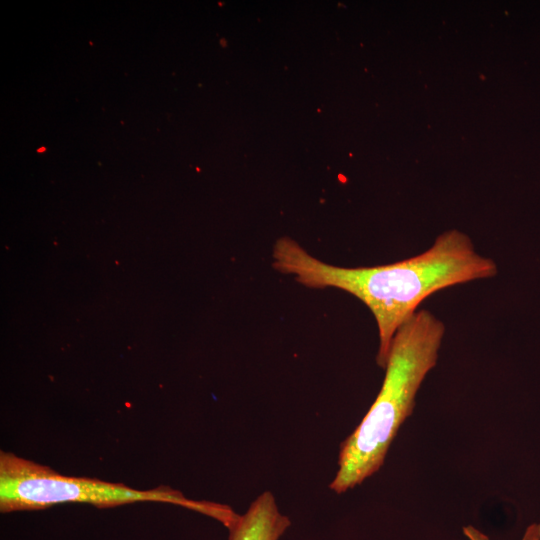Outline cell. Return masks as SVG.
<instances>
[{
    "label": "cell",
    "instance_id": "1",
    "mask_svg": "<svg viewBox=\"0 0 540 540\" xmlns=\"http://www.w3.org/2000/svg\"><path fill=\"white\" fill-rule=\"evenodd\" d=\"M273 267L313 288L333 287L350 293L372 312L379 332L377 364L386 368L396 331L435 292L496 276V262L479 254L459 230L439 235L426 251L391 264L345 268L314 258L294 240L280 238L273 249Z\"/></svg>",
    "mask_w": 540,
    "mask_h": 540
},
{
    "label": "cell",
    "instance_id": "2",
    "mask_svg": "<svg viewBox=\"0 0 540 540\" xmlns=\"http://www.w3.org/2000/svg\"><path fill=\"white\" fill-rule=\"evenodd\" d=\"M444 323L418 310L395 333L381 390L369 411L342 443L338 471L330 483L337 494L361 484L383 465L386 453L427 373L436 365Z\"/></svg>",
    "mask_w": 540,
    "mask_h": 540
},
{
    "label": "cell",
    "instance_id": "3",
    "mask_svg": "<svg viewBox=\"0 0 540 540\" xmlns=\"http://www.w3.org/2000/svg\"><path fill=\"white\" fill-rule=\"evenodd\" d=\"M163 502L189 508L227 525L230 507L187 499L169 487L138 490L95 478L65 476L13 453H0V510H40L63 503H86L113 507L135 502Z\"/></svg>",
    "mask_w": 540,
    "mask_h": 540
},
{
    "label": "cell",
    "instance_id": "4",
    "mask_svg": "<svg viewBox=\"0 0 540 540\" xmlns=\"http://www.w3.org/2000/svg\"><path fill=\"white\" fill-rule=\"evenodd\" d=\"M290 526L270 491L259 495L229 529L228 540H279Z\"/></svg>",
    "mask_w": 540,
    "mask_h": 540
},
{
    "label": "cell",
    "instance_id": "5",
    "mask_svg": "<svg viewBox=\"0 0 540 540\" xmlns=\"http://www.w3.org/2000/svg\"><path fill=\"white\" fill-rule=\"evenodd\" d=\"M463 533L469 540H489L488 536L474 526L463 527ZM522 540H540V524H531L525 531Z\"/></svg>",
    "mask_w": 540,
    "mask_h": 540
},
{
    "label": "cell",
    "instance_id": "6",
    "mask_svg": "<svg viewBox=\"0 0 540 540\" xmlns=\"http://www.w3.org/2000/svg\"><path fill=\"white\" fill-rule=\"evenodd\" d=\"M45 151L44 147H41V149L38 150V152Z\"/></svg>",
    "mask_w": 540,
    "mask_h": 540
}]
</instances>
